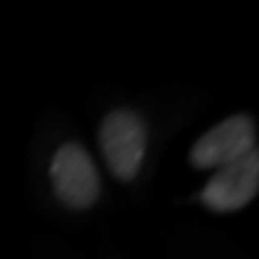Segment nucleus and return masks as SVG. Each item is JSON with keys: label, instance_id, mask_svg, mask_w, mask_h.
Returning <instances> with one entry per match:
<instances>
[{"label": "nucleus", "instance_id": "f257e3e1", "mask_svg": "<svg viewBox=\"0 0 259 259\" xmlns=\"http://www.w3.org/2000/svg\"><path fill=\"white\" fill-rule=\"evenodd\" d=\"M98 143L109 169L119 180H133L146 156V124L135 111H111L98 130Z\"/></svg>", "mask_w": 259, "mask_h": 259}, {"label": "nucleus", "instance_id": "f03ea898", "mask_svg": "<svg viewBox=\"0 0 259 259\" xmlns=\"http://www.w3.org/2000/svg\"><path fill=\"white\" fill-rule=\"evenodd\" d=\"M256 151L254 122L243 114L228 116L225 122L211 127L191 148V161L198 169H222Z\"/></svg>", "mask_w": 259, "mask_h": 259}, {"label": "nucleus", "instance_id": "7ed1b4c3", "mask_svg": "<svg viewBox=\"0 0 259 259\" xmlns=\"http://www.w3.org/2000/svg\"><path fill=\"white\" fill-rule=\"evenodd\" d=\"M53 191L69 209H88L101 193L98 172L90 154L77 143H66L56 151L51 164Z\"/></svg>", "mask_w": 259, "mask_h": 259}, {"label": "nucleus", "instance_id": "20e7f679", "mask_svg": "<svg viewBox=\"0 0 259 259\" xmlns=\"http://www.w3.org/2000/svg\"><path fill=\"white\" fill-rule=\"evenodd\" d=\"M259 191V156H249L228 164L214 172V178L201 191V201L214 211H238L251 201Z\"/></svg>", "mask_w": 259, "mask_h": 259}]
</instances>
